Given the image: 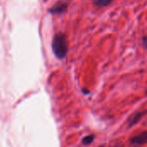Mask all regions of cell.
Segmentation results:
<instances>
[{
    "label": "cell",
    "mask_w": 147,
    "mask_h": 147,
    "mask_svg": "<svg viewBox=\"0 0 147 147\" xmlns=\"http://www.w3.org/2000/svg\"><path fill=\"white\" fill-rule=\"evenodd\" d=\"M130 145L131 147H139L147 144V130L144 131L137 135L132 136L130 140Z\"/></svg>",
    "instance_id": "7a4b0ae2"
},
{
    "label": "cell",
    "mask_w": 147,
    "mask_h": 147,
    "mask_svg": "<svg viewBox=\"0 0 147 147\" xmlns=\"http://www.w3.org/2000/svg\"><path fill=\"white\" fill-rule=\"evenodd\" d=\"M141 44L144 49H147V36H143L141 37Z\"/></svg>",
    "instance_id": "52a82bcc"
},
{
    "label": "cell",
    "mask_w": 147,
    "mask_h": 147,
    "mask_svg": "<svg viewBox=\"0 0 147 147\" xmlns=\"http://www.w3.org/2000/svg\"><path fill=\"white\" fill-rule=\"evenodd\" d=\"M147 114V110L141 111V112H135L131 115H130L127 119V125L129 127H132L135 125H137L145 115Z\"/></svg>",
    "instance_id": "3957f363"
},
{
    "label": "cell",
    "mask_w": 147,
    "mask_h": 147,
    "mask_svg": "<svg viewBox=\"0 0 147 147\" xmlns=\"http://www.w3.org/2000/svg\"><path fill=\"white\" fill-rule=\"evenodd\" d=\"M109 147H124V146H123V144H120V143H116V144H113V145H111V146H109Z\"/></svg>",
    "instance_id": "ba28073f"
},
{
    "label": "cell",
    "mask_w": 147,
    "mask_h": 147,
    "mask_svg": "<svg viewBox=\"0 0 147 147\" xmlns=\"http://www.w3.org/2000/svg\"><path fill=\"white\" fill-rule=\"evenodd\" d=\"M99 147H105V145H100Z\"/></svg>",
    "instance_id": "9c48e42d"
},
{
    "label": "cell",
    "mask_w": 147,
    "mask_h": 147,
    "mask_svg": "<svg viewBox=\"0 0 147 147\" xmlns=\"http://www.w3.org/2000/svg\"><path fill=\"white\" fill-rule=\"evenodd\" d=\"M146 95H147V91H146Z\"/></svg>",
    "instance_id": "30bf717a"
},
{
    "label": "cell",
    "mask_w": 147,
    "mask_h": 147,
    "mask_svg": "<svg viewBox=\"0 0 147 147\" xmlns=\"http://www.w3.org/2000/svg\"><path fill=\"white\" fill-rule=\"evenodd\" d=\"M94 135L89 134V135H87L86 137H84L82 138V144L84 145H89L94 142Z\"/></svg>",
    "instance_id": "8992f818"
},
{
    "label": "cell",
    "mask_w": 147,
    "mask_h": 147,
    "mask_svg": "<svg viewBox=\"0 0 147 147\" xmlns=\"http://www.w3.org/2000/svg\"><path fill=\"white\" fill-rule=\"evenodd\" d=\"M52 50L55 57L63 59L66 57L68 50L67 37L63 33H57L54 36L52 41Z\"/></svg>",
    "instance_id": "6da1fadb"
},
{
    "label": "cell",
    "mask_w": 147,
    "mask_h": 147,
    "mask_svg": "<svg viewBox=\"0 0 147 147\" xmlns=\"http://www.w3.org/2000/svg\"><path fill=\"white\" fill-rule=\"evenodd\" d=\"M113 2V0H94V5L96 7H106L110 5Z\"/></svg>",
    "instance_id": "5b68a950"
},
{
    "label": "cell",
    "mask_w": 147,
    "mask_h": 147,
    "mask_svg": "<svg viewBox=\"0 0 147 147\" xmlns=\"http://www.w3.org/2000/svg\"><path fill=\"white\" fill-rule=\"evenodd\" d=\"M67 3L60 1L56 3L52 8H50L49 11L53 14H61V13H63L67 10Z\"/></svg>",
    "instance_id": "277c9868"
}]
</instances>
